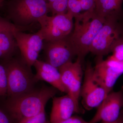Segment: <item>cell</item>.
<instances>
[{"instance_id":"obj_1","label":"cell","mask_w":123,"mask_h":123,"mask_svg":"<svg viewBox=\"0 0 123 123\" xmlns=\"http://www.w3.org/2000/svg\"><path fill=\"white\" fill-rule=\"evenodd\" d=\"M58 91L53 86H44L17 97L8 98L5 104L7 114L17 123L38 114L45 110L47 103Z\"/></svg>"},{"instance_id":"obj_2","label":"cell","mask_w":123,"mask_h":123,"mask_svg":"<svg viewBox=\"0 0 123 123\" xmlns=\"http://www.w3.org/2000/svg\"><path fill=\"white\" fill-rule=\"evenodd\" d=\"M74 18V29L69 35V37L77 56L83 62L89 52L91 45L102 26L105 18L98 14L94 10L85 11Z\"/></svg>"},{"instance_id":"obj_3","label":"cell","mask_w":123,"mask_h":123,"mask_svg":"<svg viewBox=\"0 0 123 123\" xmlns=\"http://www.w3.org/2000/svg\"><path fill=\"white\" fill-rule=\"evenodd\" d=\"M17 53L8 59L0 60V64L4 67L7 74L8 98L17 97L31 91L37 82L31 66L27 63L21 54L18 56H16Z\"/></svg>"},{"instance_id":"obj_4","label":"cell","mask_w":123,"mask_h":123,"mask_svg":"<svg viewBox=\"0 0 123 123\" xmlns=\"http://www.w3.org/2000/svg\"><path fill=\"white\" fill-rule=\"evenodd\" d=\"M2 10L5 18L23 29L38 22L39 18L50 12L47 0H6Z\"/></svg>"},{"instance_id":"obj_5","label":"cell","mask_w":123,"mask_h":123,"mask_svg":"<svg viewBox=\"0 0 123 123\" xmlns=\"http://www.w3.org/2000/svg\"><path fill=\"white\" fill-rule=\"evenodd\" d=\"M123 40V14L108 16L93 40L89 52L103 57L112 52L115 45Z\"/></svg>"},{"instance_id":"obj_6","label":"cell","mask_w":123,"mask_h":123,"mask_svg":"<svg viewBox=\"0 0 123 123\" xmlns=\"http://www.w3.org/2000/svg\"><path fill=\"white\" fill-rule=\"evenodd\" d=\"M73 18L67 12L52 16L45 15L38 20L40 29L37 32L43 41H53L63 38L72 33L73 27Z\"/></svg>"},{"instance_id":"obj_7","label":"cell","mask_w":123,"mask_h":123,"mask_svg":"<svg viewBox=\"0 0 123 123\" xmlns=\"http://www.w3.org/2000/svg\"><path fill=\"white\" fill-rule=\"evenodd\" d=\"M69 35L61 39L43 41V50L45 55L44 61L58 69L72 61L77 54Z\"/></svg>"},{"instance_id":"obj_8","label":"cell","mask_w":123,"mask_h":123,"mask_svg":"<svg viewBox=\"0 0 123 123\" xmlns=\"http://www.w3.org/2000/svg\"><path fill=\"white\" fill-rule=\"evenodd\" d=\"M93 72L94 68L91 63L88 62L80 92L82 104L86 110L98 107L108 94L103 87L95 80Z\"/></svg>"},{"instance_id":"obj_9","label":"cell","mask_w":123,"mask_h":123,"mask_svg":"<svg viewBox=\"0 0 123 123\" xmlns=\"http://www.w3.org/2000/svg\"><path fill=\"white\" fill-rule=\"evenodd\" d=\"M123 74V61L109 57L103 60V57H98L94 68V77L108 94L112 91L117 81Z\"/></svg>"},{"instance_id":"obj_10","label":"cell","mask_w":123,"mask_h":123,"mask_svg":"<svg viewBox=\"0 0 123 123\" xmlns=\"http://www.w3.org/2000/svg\"><path fill=\"white\" fill-rule=\"evenodd\" d=\"M82 62L77 57L75 62H68L58 69L62 81L68 91L67 94L72 97L79 109H80L79 100L82 86Z\"/></svg>"},{"instance_id":"obj_11","label":"cell","mask_w":123,"mask_h":123,"mask_svg":"<svg viewBox=\"0 0 123 123\" xmlns=\"http://www.w3.org/2000/svg\"><path fill=\"white\" fill-rule=\"evenodd\" d=\"M13 34L22 58L29 66H33L43 50V40L37 32L29 34L18 30Z\"/></svg>"},{"instance_id":"obj_12","label":"cell","mask_w":123,"mask_h":123,"mask_svg":"<svg viewBox=\"0 0 123 123\" xmlns=\"http://www.w3.org/2000/svg\"><path fill=\"white\" fill-rule=\"evenodd\" d=\"M123 107V86L117 92L111 91L97 108L96 114L90 123L112 122L118 118Z\"/></svg>"},{"instance_id":"obj_13","label":"cell","mask_w":123,"mask_h":123,"mask_svg":"<svg viewBox=\"0 0 123 123\" xmlns=\"http://www.w3.org/2000/svg\"><path fill=\"white\" fill-rule=\"evenodd\" d=\"M50 117V123H55L73 116L74 113H82L70 95L67 94L61 97H54Z\"/></svg>"},{"instance_id":"obj_14","label":"cell","mask_w":123,"mask_h":123,"mask_svg":"<svg viewBox=\"0 0 123 123\" xmlns=\"http://www.w3.org/2000/svg\"><path fill=\"white\" fill-rule=\"evenodd\" d=\"M33 66L36 70L35 78L36 82L43 81L57 90L67 94L68 91L62 81L59 69L45 61L37 60Z\"/></svg>"},{"instance_id":"obj_15","label":"cell","mask_w":123,"mask_h":123,"mask_svg":"<svg viewBox=\"0 0 123 123\" xmlns=\"http://www.w3.org/2000/svg\"><path fill=\"white\" fill-rule=\"evenodd\" d=\"M123 0H96L94 10L104 18L113 15L123 14Z\"/></svg>"},{"instance_id":"obj_16","label":"cell","mask_w":123,"mask_h":123,"mask_svg":"<svg viewBox=\"0 0 123 123\" xmlns=\"http://www.w3.org/2000/svg\"><path fill=\"white\" fill-rule=\"evenodd\" d=\"M13 33L11 31L0 33V60L12 57L18 50Z\"/></svg>"},{"instance_id":"obj_17","label":"cell","mask_w":123,"mask_h":123,"mask_svg":"<svg viewBox=\"0 0 123 123\" xmlns=\"http://www.w3.org/2000/svg\"><path fill=\"white\" fill-rule=\"evenodd\" d=\"M17 123H50L46 115L45 110L34 116L23 119Z\"/></svg>"},{"instance_id":"obj_18","label":"cell","mask_w":123,"mask_h":123,"mask_svg":"<svg viewBox=\"0 0 123 123\" xmlns=\"http://www.w3.org/2000/svg\"><path fill=\"white\" fill-rule=\"evenodd\" d=\"M23 30L25 29L16 26L6 18L0 15V33L3 31L14 32L16 31Z\"/></svg>"},{"instance_id":"obj_19","label":"cell","mask_w":123,"mask_h":123,"mask_svg":"<svg viewBox=\"0 0 123 123\" xmlns=\"http://www.w3.org/2000/svg\"><path fill=\"white\" fill-rule=\"evenodd\" d=\"M82 11L80 0H68L67 13L74 18Z\"/></svg>"},{"instance_id":"obj_20","label":"cell","mask_w":123,"mask_h":123,"mask_svg":"<svg viewBox=\"0 0 123 123\" xmlns=\"http://www.w3.org/2000/svg\"><path fill=\"white\" fill-rule=\"evenodd\" d=\"M8 81L6 71L4 66L0 64V97L7 95Z\"/></svg>"},{"instance_id":"obj_21","label":"cell","mask_w":123,"mask_h":123,"mask_svg":"<svg viewBox=\"0 0 123 123\" xmlns=\"http://www.w3.org/2000/svg\"><path fill=\"white\" fill-rule=\"evenodd\" d=\"M112 55L109 58L119 61H123V40L117 43L112 50Z\"/></svg>"},{"instance_id":"obj_22","label":"cell","mask_w":123,"mask_h":123,"mask_svg":"<svg viewBox=\"0 0 123 123\" xmlns=\"http://www.w3.org/2000/svg\"><path fill=\"white\" fill-rule=\"evenodd\" d=\"M82 11H90L94 10L96 0H80Z\"/></svg>"},{"instance_id":"obj_23","label":"cell","mask_w":123,"mask_h":123,"mask_svg":"<svg viewBox=\"0 0 123 123\" xmlns=\"http://www.w3.org/2000/svg\"><path fill=\"white\" fill-rule=\"evenodd\" d=\"M55 123H90L86 121L82 117L77 116H73L64 120Z\"/></svg>"},{"instance_id":"obj_24","label":"cell","mask_w":123,"mask_h":123,"mask_svg":"<svg viewBox=\"0 0 123 123\" xmlns=\"http://www.w3.org/2000/svg\"><path fill=\"white\" fill-rule=\"evenodd\" d=\"M0 123H12L7 113L0 108Z\"/></svg>"},{"instance_id":"obj_25","label":"cell","mask_w":123,"mask_h":123,"mask_svg":"<svg viewBox=\"0 0 123 123\" xmlns=\"http://www.w3.org/2000/svg\"><path fill=\"white\" fill-rule=\"evenodd\" d=\"M102 123H123V112L121 111L118 118L115 121L112 122H102Z\"/></svg>"},{"instance_id":"obj_26","label":"cell","mask_w":123,"mask_h":123,"mask_svg":"<svg viewBox=\"0 0 123 123\" xmlns=\"http://www.w3.org/2000/svg\"><path fill=\"white\" fill-rule=\"evenodd\" d=\"M48 4H50L54 2L55 0H47Z\"/></svg>"}]
</instances>
